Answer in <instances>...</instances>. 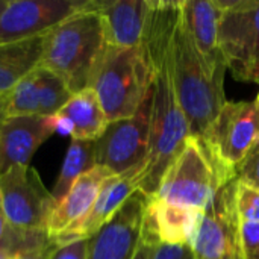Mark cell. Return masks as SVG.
I'll return each instance as SVG.
<instances>
[{
  "label": "cell",
  "mask_w": 259,
  "mask_h": 259,
  "mask_svg": "<svg viewBox=\"0 0 259 259\" xmlns=\"http://www.w3.org/2000/svg\"><path fill=\"white\" fill-rule=\"evenodd\" d=\"M38 87H39V115L53 117L73 96L70 88L55 73L36 67Z\"/></svg>",
  "instance_id": "cell-22"
},
{
  "label": "cell",
  "mask_w": 259,
  "mask_h": 259,
  "mask_svg": "<svg viewBox=\"0 0 259 259\" xmlns=\"http://www.w3.org/2000/svg\"><path fill=\"white\" fill-rule=\"evenodd\" d=\"M255 103H256V106H258V109H259V93H258V96H256V99H255Z\"/></svg>",
  "instance_id": "cell-36"
},
{
  "label": "cell",
  "mask_w": 259,
  "mask_h": 259,
  "mask_svg": "<svg viewBox=\"0 0 259 259\" xmlns=\"http://www.w3.org/2000/svg\"><path fill=\"white\" fill-rule=\"evenodd\" d=\"M8 117L39 115V87L36 68L26 74L6 94Z\"/></svg>",
  "instance_id": "cell-21"
},
{
  "label": "cell",
  "mask_w": 259,
  "mask_h": 259,
  "mask_svg": "<svg viewBox=\"0 0 259 259\" xmlns=\"http://www.w3.org/2000/svg\"><path fill=\"white\" fill-rule=\"evenodd\" d=\"M105 49L100 15L94 9V0H88L82 11L61 21L44 36L39 65L62 79L74 94L90 87Z\"/></svg>",
  "instance_id": "cell-1"
},
{
  "label": "cell",
  "mask_w": 259,
  "mask_h": 259,
  "mask_svg": "<svg viewBox=\"0 0 259 259\" xmlns=\"http://www.w3.org/2000/svg\"><path fill=\"white\" fill-rule=\"evenodd\" d=\"M235 187L237 179L223 185L205 208L191 243L194 259H222L240 250Z\"/></svg>",
  "instance_id": "cell-10"
},
{
  "label": "cell",
  "mask_w": 259,
  "mask_h": 259,
  "mask_svg": "<svg viewBox=\"0 0 259 259\" xmlns=\"http://www.w3.org/2000/svg\"><path fill=\"white\" fill-rule=\"evenodd\" d=\"M112 175L114 173L109 168L96 165L73 184L70 191L55 205L49 217L46 234L50 241H53L68 228L74 226L88 214L105 181Z\"/></svg>",
  "instance_id": "cell-16"
},
{
  "label": "cell",
  "mask_w": 259,
  "mask_h": 259,
  "mask_svg": "<svg viewBox=\"0 0 259 259\" xmlns=\"http://www.w3.org/2000/svg\"><path fill=\"white\" fill-rule=\"evenodd\" d=\"M87 241H76L65 246H58L50 259H85L87 256Z\"/></svg>",
  "instance_id": "cell-29"
},
{
  "label": "cell",
  "mask_w": 259,
  "mask_h": 259,
  "mask_svg": "<svg viewBox=\"0 0 259 259\" xmlns=\"http://www.w3.org/2000/svg\"><path fill=\"white\" fill-rule=\"evenodd\" d=\"M0 200L5 217L18 234H46L55 208L52 193L32 167H11L0 175Z\"/></svg>",
  "instance_id": "cell-7"
},
{
  "label": "cell",
  "mask_w": 259,
  "mask_h": 259,
  "mask_svg": "<svg viewBox=\"0 0 259 259\" xmlns=\"http://www.w3.org/2000/svg\"><path fill=\"white\" fill-rule=\"evenodd\" d=\"M140 175L141 168H137L108 178L88 214L74 226L68 228L65 232L56 237L52 243L55 246H65L76 241H87L94 237L138 191Z\"/></svg>",
  "instance_id": "cell-13"
},
{
  "label": "cell",
  "mask_w": 259,
  "mask_h": 259,
  "mask_svg": "<svg viewBox=\"0 0 259 259\" xmlns=\"http://www.w3.org/2000/svg\"><path fill=\"white\" fill-rule=\"evenodd\" d=\"M220 18L222 11L215 0L179 2V21L184 30L205 62L214 70L226 68L219 47Z\"/></svg>",
  "instance_id": "cell-17"
},
{
  "label": "cell",
  "mask_w": 259,
  "mask_h": 259,
  "mask_svg": "<svg viewBox=\"0 0 259 259\" xmlns=\"http://www.w3.org/2000/svg\"><path fill=\"white\" fill-rule=\"evenodd\" d=\"M202 215V209L147 197L143 212L141 240L149 244L191 247Z\"/></svg>",
  "instance_id": "cell-12"
},
{
  "label": "cell",
  "mask_w": 259,
  "mask_h": 259,
  "mask_svg": "<svg viewBox=\"0 0 259 259\" xmlns=\"http://www.w3.org/2000/svg\"><path fill=\"white\" fill-rule=\"evenodd\" d=\"M3 173V161H2V149H0V175Z\"/></svg>",
  "instance_id": "cell-34"
},
{
  "label": "cell",
  "mask_w": 259,
  "mask_h": 259,
  "mask_svg": "<svg viewBox=\"0 0 259 259\" xmlns=\"http://www.w3.org/2000/svg\"><path fill=\"white\" fill-rule=\"evenodd\" d=\"M222 259H243L241 258V253H240V250L238 252H234V253H231V255H228V256H225V258Z\"/></svg>",
  "instance_id": "cell-32"
},
{
  "label": "cell",
  "mask_w": 259,
  "mask_h": 259,
  "mask_svg": "<svg viewBox=\"0 0 259 259\" xmlns=\"http://www.w3.org/2000/svg\"><path fill=\"white\" fill-rule=\"evenodd\" d=\"M8 118L6 114V96H0V126Z\"/></svg>",
  "instance_id": "cell-31"
},
{
  "label": "cell",
  "mask_w": 259,
  "mask_h": 259,
  "mask_svg": "<svg viewBox=\"0 0 259 259\" xmlns=\"http://www.w3.org/2000/svg\"><path fill=\"white\" fill-rule=\"evenodd\" d=\"M149 0H94L108 46L137 49L143 46Z\"/></svg>",
  "instance_id": "cell-14"
},
{
  "label": "cell",
  "mask_w": 259,
  "mask_h": 259,
  "mask_svg": "<svg viewBox=\"0 0 259 259\" xmlns=\"http://www.w3.org/2000/svg\"><path fill=\"white\" fill-rule=\"evenodd\" d=\"M222 11L219 47L237 80L259 83V0H215Z\"/></svg>",
  "instance_id": "cell-5"
},
{
  "label": "cell",
  "mask_w": 259,
  "mask_h": 259,
  "mask_svg": "<svg viewBox=\"0 0 259 259\" xmlns=\"http://www.w3.org/2000/svg\"><path fill=\"white\" fill-rule=\"evenodd\" d=\"M197 138V137H196ZM226 181L259 141V109L253 102H226L208 132L199 138Z\"/></svg>",
  "instance_id": "cell-6"
},
{
  "label": "cell",
  "mask_w": 259,
  "mask_h": 259,
  "mask_svg": "<svg viewBox=\"0 0 259 259\" xmlns=\"http://www.w3.org/2000/svg\"><path fill=\"white\" fill-rule=\"evenodd\" d=\"M150 247H152V246H150L149 243L140 240V246H138V249H137V252H135L134 259H150Z\"/></svg>",
  "instance_id": "cell-30"
},
{
  "label": "cell",
  "mask_w": 259,
  "mask_h": 259,
  "mask_svg": "<svg viewBox=\"0 0 259 259\" xmlns=\"http://www.w3.org/2000/svg\"><path fill=\"white\" fill-rule=\"evenodd\" d=\"M155 71L143 47L121 49L106 44L90 88L100 100L109 123L138 112L150 96Z\"/></svg>",
  "instance_id": "cell-3"
},
{
  "label": "cell",
  "mask_w": 259,
  "mask_h": 259,
  "mask_svg": "<svg viewBox=\"0 0 259 259\" xmlns=\"http://www.w3.org/2000/svg\"><path fill=\"white\" fill-rule=\"evenodd\" d=\"M3 6H5V0H0V12H2V9H3Z\"/></svg>",
  "instance_id": "cell-35"
},
{
  "label": "cell",
  "mask_w": 259,
  "mask_h": 259,
  "mask_svg": "<svg viewBox=\"0 0 259 259\" xmlns=\"http://www.w3.org/2000/svg\"><path fill=\"white\" fill-rule=\"evenodd\" d=\"M240 253L243 259H259V223L240 222Z\"/></svg>",
  "instance_id": "cell-25"
},
{
  "label": "cell",
  "mask_w": 259,
  "mask_h": 259,
  "mask_svg": "<svg viewBox=\"0 0 259 259\" xmlns=\"http://www.w3.org/2000/svg\"><path fill=\"white\" fill-rule=\"evenodd\" d=\"M94 158V143L71 140L67 149L61 173L52 188V197L55 205L70 191L73 184L88 170L96 167Z\"/></svg>",
  "instance_id": "cell-20"
},
{
  "label": "cell",
  "mask_w": 259,
  "mask_h": 259,
  "mask_svg": "<svg viewBox=\"0 0 259 259\" xmlns=\"http://www.w3.org/2000/svg\"><path fill=\"white\" fill-rule=\"evenodd\" d=\"M46 237H47V234L24 235V234H18L17 231H14L5 217V212L2 208V200H0V250L9 252L11 255H14L20 249H23L41 238H46Z\"/></svg>",
  "instance_id": "cell-24"
},
{
  "label": "cell",
  "mask_w": 259,
  "mask_h": 259,
  "mask_svg": "<svg viewBox=\"0 0 259 259\" xmlns=\"http://www.w3.org/2000/svg\"><path fill=\"white\" fill-rule=\"evenodd\" d=\"M147 197L137 191L124 206L88 240L85 259H134L141 240Z\"/></svg>",
  "instance_id": "cell-11"
},
{
  "label": "cell",
  "mask_w": 259,
  "mask_h": 259,
  "mask_svg": "<svg viewBox=\"0 0 259 259\" xmlns=\"http://www.w3.org/2000/svg\"><path fill=\"white\" fill-rule=\"evenodd\" d=\"M42 46L44 36L0 44V96H6L17 82L39 65Z\"/></svg>",
  "instance_id": "cell-19"
},
{
  "label": "cell",
  "mask_w": 259,
  "mask_h": 259,
  "mask_svg": "<svg viewBox=\"0 0 259 259\" xmlns=\"http://www.w3.org/2000/svg\"><path fill=\"white\" fill-rule=\"evenodd\" d=\"M150 259H194L190 246L150 244Z\"/></svg>",
  "instance_id": "cell-28"
},
{
  "label": "cell",
  "mask_w": 259,
  "mask_h": 259,
  "mask_svg": "<svg viewBox=\"0 0 259 259\" xmlns=\"http://www.w3.org/2000/svg\"><path fill=\"white\" fill-rule=\"evenodd\" d=\"M56 247L58 246H55L49 237H46L20 249L12 255V259H50Z\"/></svg>",
  "instance_id": "cell-27"
},
{
  "label": "cell",
  "mask_w": 259,
  "mask_h": 259,
  "mask_svg": "<svg viewBox=\"0 0 259 259\" xmlns=\"http://www.w3.org/2000/svg\"><path fill=\"white\" fill-rule=\"evenodd\" d=\"M171 71L181 108L191 137L202 138L226 103V68H211L190 41L178 20L171 41Z\"/></svg>",
  "instance_id": "cell-2"
},
{
  "label": "cell",
  "mask_w": 259,
  "mask_h": 259,
  "mask_svg": "<svg viewBox=\"0 0 259 259\" xmlns=\"http://www.w3.org/2000/svg\"><path fill=\"white\" fill-rule=\"evenodd\" d=\"M50 118L55 127L61 124L71 140L90 143L97 141L109 124L96 91L90 87L74 93Z\"/></svg>",
  "instance_id": "cell-18"
},
{
  "label": "cell",
  "mask_w": 259,
  "mask_h": 259,
  "mask_svg": "<svg viewBox=\"0 0 259 259\" xmlns=\"http://www.w3.org/2000/svg\"><path fill=\"white\" fill-rule=\"evenodd\" d=\"M88 0H9L0 12V44L46 36Z\"/></svg>",
  "instance_id": "cell-9"
},
{
  "label": "cell",
  "mask_w": 259,
  "mask_h": 259,
  "mask_svg": "<svg viewBox=\"0 0 259 259\" xmlns=\"http://www.w3.org/2000/svg\"><path fill=\"white\" fill-rule=\"evenodd\" d=\"M0 259H12V255H11L9 252L0 250Z\"/></svg>",
  "instance_id": "cell-33"
},
{
  "label": "cell",
  "mask_w": 259,
  "mask_h": 259,
  "mask_svg": "<svg viewBox=\"0 0 259 259\" xmlns=\"http://www.w3.org/2000/svg\"><path fill=\"white\" fill-rule=\"evenodd\" d=\"M228 182L231 181L222 176L202 141L190 137L152 197L205 211L215 193Z\"/></svg>",
  "instance_id": "cell-4"
},
{
  "label": "cell",
  "mask_w": 259,
  "mask_h": 259,
  "mask_svg": "<svg viewBox=\"0 0 259 259\" xmlns=\"http://www.w3.org/2000/svg\"><path fill=\"white\" fill-rule=\"evenodd\" d=\"M56 132L50 117H8L0 126L3 171L11 167H27L39 146Z\"/></svg>",
  "instance_id": "cell-15"
},
{
  "label": "cell",
  "mask_w": 259,
  "mask_h": 259,
  "mask_svg": "<svg viewBox=\"0 0 259 259\" xmlns=\"http://www.w3.org/2000/svg\"><path fill=\"white\" fill-rule=\"evenodd\" d=\"M152 94L153 90L135 115L109 123L103 135L94 141L97 165L109 168L114 175L143 170L149 153Z\"/></svg>",
  "instance_id": "cell-8"
},
{
  "label": "cell",
  "mask_w": 259,
  "mask_h": 259,
  "mask_svg": "<svg viewBox=\"0 0 259 259\" xmlns=\"http://www.w3.org/2000/svg\"><path fill=\"white\" fill-rule=\"evenodd\" d=\"M237 179L259 188V141L235 170Z\"/></svg>",
  "instance_id": "cell-26"
},
{
  "label": "cell",
  "mask_w": 259,
  "mask_h": 259,
  "mask_svg": "<svg viewBox=\"0 0 259 259\" xmlns=\"http://www.w3.org/2000/svg\"><path fill=\"white\" fill-rule=\"evenodd\" d=\"M235 206L240 222L259 223V188L237 179Z\"/></svg>",
  "instance_id": "cell-23"
}]
</instances>
